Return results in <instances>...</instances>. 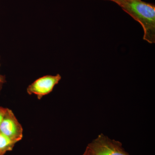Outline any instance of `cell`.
<instances>
[{
    "label": "cell",
    "mask_w": 155,
    "mask_h": 155,
    "mask_svg": "<svg viewBox=\"0 0 155 155\" xmlns=\"http://www.w3.org/2000/svg\"><path fill=\"white\" fill-rule=\"evenodd\" d=\"M108 1H112V2H114L116 3L117 5H119L120 3L122 2L124 0H108Z\"/></svg>",
    "instance_id": "ba28073f"
},
{
    "label": "cell",
    "mask_w": 155,
    "mask_h": 155,
    "mask_svg": "<svg viewBox=\"0 0 155 155\" xmlns=\"http://www.w3.org/2000/svg\"><path fill=\"white\" fill-rule=\"evenodd\" d=\"M118 5L141 25L143 39L155 43V6L141 0H124Z\"/></svg>",
    "instance_id": "6da1fadb"
},
{
    "label": "cell",
    "mask_w": 155,
    "mask_h": 155,
    "mask_svg": "<svg viewBox=\"0 0 155 155\" xmlns=\"http://www.w3.org/2000/svg\"><path fill=\"white\" fill-rule=\"evenodd\" d=\"M82 155H94L91 152V151L88 149V148L87 147L86 149L84 151V153H83Z\"/></svg>",
    "instance_id": "52a82bcc"
},
{
    "label": "cell",
    "mask_w": 155,
    "mask_h": 155,
    "mask_svg": "<svg viewBox=\"0 0 155 155\" xmlns=\"http://www.w3.org/2000/svg\"><path fill=\"white\" fill-rule=\"evenodd\" d=\"M7 110V108H4L0 106V125H1V123H2L3 119H4V116H5Z\"/></svg>",
    "instance_id": "8992f818"
},
{
    "label": "cell",
    "mask_w": 155,
    "mask_h": 155,
    "mask_svg": "<svg viewBox=\"0 0 155 155\" xmlns=\"http://www.w3.org/2000/svg\"><path fill=\"white\" fill-rule=\"evenodd\" d=\"M87 147L94 155H130L125 151L120 142L111 139L103 134L98 136Z\"/></svg>",
    "instance_id": "7a4b0ae2"
},
{
    "label": "cell",
    "mask_w": 155,
    "mask_h": 155,
    "mask_svg": "<svg viewBox=\"0 0 155 155\" xmlns=\"http://www.w3.org/2000/svg\"><path fill=\"white\" fill-rule=\"evenodd\" d=\"M16 143L6 136L0 133V155H4L12 150Z\"/></svg>",
    "instance_id": "5b68a950"
},
{
    "label": "cell",
    "mask_w": 155,
    "mask_h": 155,
    "mask_svg": "<svg viewBox=\"0 0 155 155\" xmlns=\"http://www.w3.org/2000/svg\"><path fill=\"white\" fill-rule=\"evenodd\" d=\"M0 133L6 136L17 143L22 139L23 129L13 111L7 108L0 125Z\"/></svg>",
    "instance_id": "3957f363"
},
{
    "label": "cell",
    "mask_w": 155,
    "mask_h": 155,
    "mask_svg": "<svg viewBox=\"0 0 155 155\" xmlns=\"http://www.w3.org/2000/svg\"><path fill=\"white\" fill-rule=\"evenodd\" d=\"M61 79L60 74L48 75L40 78L27 87L29 94L36 95L38 99L50 94Z\"/></svg>",
    "instance_id": "277c9868"
},
{
    "label": "cell",
    "mask_w": 155,
    "mask_h": 155,
    "mask_svg": "<svg viewBox=\"0 0 155 155\" xmlns=\"http://www.w3.org/2000/svg\"><path fill=\"white\" fill-rule=\"evenodd\" d=\"M2 82H3V79L1 76H0V83H2Z\"/></svg>",
    "instance_id": "9c48e42d"
}]
</instances>
